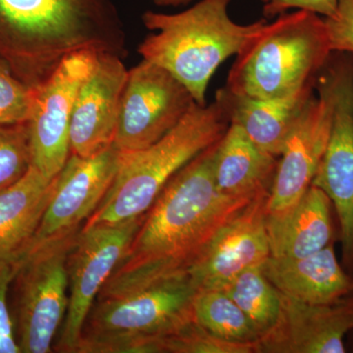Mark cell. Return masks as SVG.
<instances>
[{
  "label": "cell",
  "instance_id": "7c38bea8",
  "mask_svg": "<svg viewBox=\"0 0 353 353\" xmlns=\"http://www.w3.org/2000/svg\"><path fill=\"white\" fill-rule=\"evenodd\" d=\"M120 160L121 152L113 143L90 157L71 153L55 176L52 194L26 252L80 231L108 194Z\"/></svg>",
  "mask_w": 353,
  "mask_h": 353
},
{
  "label": "cell",
  "instance_id": "7a4b0ae2",
  "mask_svg": "<svg viewBox=\"0 0 353 353\" xmlns=\"http://www.w3.org/2000/svg\"><path fill=\"white\" fill-rule=\"evenodd\" d=\"M82 50L127 57L114 0H0V55L28 88L39 87L65 57Z\"/></svg>",
  "mask_w": 353,
  "mask_h": 353
},
{
  "label": "cell",
  "instance_id": "5b68a950",
  "mask_svg": "<svg viewBox=\"0 0 353 353\" xmlns=\"http://www.w3.org/2000/svg\"><path fill=\"white\" fill-rule=\"evenodd\" d=\"M229 128L218 104L194 103L157 143L121 152L119 168L99 208L83 226L117 224L145 215L169 181L196 155L217 143Z\"/></svg>",
  "mask_w": 353,
  "mask_h": 353
},
{
  "label": "cell",
  "instance_id": "f1b7e54d",
  "mask_svg": "<svg viewBox=\"0 0 353 353\" xmlns=\"http://www.w3.org/2000/svg\"><path fill=\"white\" fill-rule=\"evenodd\" d=\"M265 19L278 17L290 9L305 10L328 18L336 12L338 0H261Z\"/></svg>",
  "mask_w": 353,
  "mask_h": 353
},
{
  "label": "cell",
  "instance_id": "e0dca14e",
  "mask_svg": "<svg viewBox=\"0 0 353 353\" xmlns=\"http://www.w3.org/2000/svg\"><path fill=\"white\" fill-rule=\"evenodd\" d=\"M314 90L315 85H309L284 99H260L224 87L216 92L215 102L229 125L241 128L259 148L279 157Z\"/></svg>",
  "mask_w": 353,
  "mask_h": 353
},
{
  "label": "cell",
  "instance_id": "4316f807",
  "mask_svg": "<svg viewBox=\"0 0 353 353\" xmlns=\"http://www.w3.org/2000/svg\"><path fill=\"white\" fill-rule=\"evenodd\" d=\"M17 266L18 260L0 261V353H22L16 338L9 301L11 284Z\"/></svg>",
  "mask_w": 353,
  "mask_h": 353
},
{
  "label": "cell",
  "instance_id": "d4e9b609",
  "mask_svg": "<svg viewBox=\"0 0 353 353\" xmlns=\"http://www.w3.org/2000/svg\"><path fill=\"white\" fill-rule=\"evenodd\" d=\"M31 165L28 123L0 126V190L17 182Z\"/></svg>",
  "mask_w": 353,
  "mask_h": 353
},
{
  "label": "cell",
  "instance_id": "cb8c5ba5",
  "mask_svg": "<svg viewBox=\"0 0 353 353\" xmlns=\"http://www.w3.org/2000/svg\"><path fill=\"white\" fill-rule=\"evenodd\" d=\"M255 353V345L218 338L194 319L158 338L154 353Z\"/></svg>",
  "mask_w": 353,
  "mask_h": 353
},
{
  "label": "cell",
  "instance_id": "ac0fdd59",
  "mask_svg": "<svg viewBox=\"0 0 353 353\" xmlns=\"http://www.w3.org/2000/svg\"><path fill=\"white\" fill-rule=\"evenodd\" d=\"M265 277L284 296L306 304H331L353 294V277L339 263L333 243L299 259L269 257Z\"/></svg>",
  "mask_w": 353,
  "mask_h": 353
},
{
  "label": "cell",
  "instance_id": "ba28073f",
  "mask_svg": "<svg viewBox=\"0 0 353 353\" xmlns=\"http://www.w3.org/2000/svg\"><path fill=\"white\" fill-rule=\"evenodd\" d=\"M319 77L331 95L332 123L312 185L333 204L340 223L343 262L353 272V53L333 51Z\"/></svg>",
  "mask_w": 353,
  "mask_h": 353
},
{
  "label": "cell",
  "instance_id": "9a60e30c",
  "mask_svg": "<svg viewBox=\"0 0 353 353\" xmlns=\"http://www.w3.org/2000/svg\"><path fill=\"white\" fill-rule=\"evenodd\" d=\"M352 330L353 296L306 304L282 294L277 322L257 341L255 353H343V339Z\"/></svg>",
  "mask_w": 353,
  "mask_h": 353
},
{
  "label": "cell",
  "instance_id": "52a82bcc",
  "mask_svg": "<svg viewBox=\"0 0 353 353\" xmlns=\"http://www.w3.org/2000/svg\"><path fill=\"white\" fill-rule=\"evenodd\" d=\"M80 231L28 250L18 259L10 307L22 353L52 352L68 309L67 263Z\"/></svg>",
  "mask_w": 353,
  "mask_h": 353
},
{
  "label": "cell",
  "instance_id": "2e32d148",
  "mask_svg": "<svg viewBox=\"0 0 353 353\" xmlns=\"http://www.w3.org/2000/svg\"><path fill=\"white\" fill-rule=\"evenodd\" d=\"M128 73L122 58L99 54L77 97L71 125L72 154L87 157L112 145Z\"/></svg>",
  "mask_w": 353,
  "mask_h": 353
},
{
  "label": "cell",
  "instance_id": "603a6c76",
  "mask_svg": "<svg viewBox=\"0 0 353 353\" xmlns=\"http://www.w3.org/2000/svg\"><path fill=\"white\" fill-rule=\"evenodd\" d=\"M222 290L243 310L259 339L277 322L282 294L265 277L262 267L243 271Z\"/></svg>",
  "mask_w": 353,
  "mask_h": 353
},
{
  "label": "cell",
  "instance_id": "4fadbf2b",
  "mask_svg": "<svg viewBox=\"0 0 353 353\" xmlns=\"http://www.w3.org/2000/svg\"><path fill=\"white\" fill-rule=\"evenodd\" d=\"M313 94L285 141L267 201V215L290 210L312 185L326 152L332 123L329 88L317 76Z\"/></svg>",
  "mask_w": 353,
  "mask_h": 353
},
{
  "label": "cell",
  "instance_id": "6da1fadb",
  "mask_svg": "<svg viewBox=\"0 0 353 353\" xmlns=\"http://www.w3.org/2000/svg\"><path fill=\"white\" fill-rule=\"evenodd\" d=\"M219 141L165 185L97 297L117 296L185 273L218 232L254 199L227 196L216 188L213 163Z\"/></svg>",
  "mask_w": 353,
  "mask_h": 353
},
{
  "label": "cell",
  "instance_id": "f546056e",
  "mask_svg": "<svg viewBox=\"0 0 353 353\" xmlns=\"http://www.w3.org/2000/svg\"><path fill=\"white\" fill-rule=\"evenodd\" d=\"M153 3L159 7H179L187 6L192 0H152Z\"/></svg>",
  "mask_w": 353,
  "mask_h": 353
},
{
  "label": "cell",
  "instance_id": "5bb4252c",
  "mask_svg": "<svg viewBox=\"0 0 353 353\" xmlns=\"http://www.w3.org/2000/svg\"><path fill=\"white\" fill-rule=\"evenodd\" d=\"M269 192H260L227 223L188 269L197 292L224 290L236 276L263 266L270 257L266 228Z\"/></svg>",
  "mask_w": 353,
  "mask_h": 353
},
{
  "label": "cell",
  "instance_id": "83f0119b",
  "mask_svg": "<svg viewBox=\"0 0 353 353\" xmlns=\"http://www.w3.org/2000/svg\"><path fill=\"white\" fill-rule=\"evenodd\" d=\"M324 20L332 51L353 53V0H338L336 12Z\"/></svg>",
  "mask_w": 353,
  "mask_h": 353
},
{
  "label": "cell",
  "instance_id": "8992f818",
  "mask_svg": "<svg viewBox=\"0 0 353 353\" xmlns=\"http://www.w3.org/2000/svg\"><path fill=\"white\" fill-rule=\"evenodd\" d=\"M196 292L185 272L117 296L97 297L76 353H152L158 338L194 319Z\"/></svg>",
  "mask_w": 353,
  "mask_h": 353
},
{
  "label": "cell",
  "instance_id": "9c48e42d",
  "mask_svg": "<svg viewBox=\"0 0 353 353\" xmlns=\"http://www.w3.org/2000/svg\"><path fill=\"white\" fill-rule=\"evenodd\" d=\"M143 217L83 226L79 232L69 253L68 309L54 352H77L85 320L102 288L126 254Z\"/></svg>",
  "mask_w": 353,
  "mask_h": 353
},
{
  "label": "cell",
  "instance_id": "d6986e66",
  "mask_svg": "<svg viewBox=\"0 0 353 353\" xmlns=\"http://www.w3.org/2000/svg\"><path fill=\"white\" fill-rule=\"evenodd\" d=\"M331 201L311 185L287 212L267 215L266 228L272 257L299 259L333 243Z\"/></svg>",
  "mask_w": 353,
  "mask_h": 353
},
{
  "label": "cell",
  "instance_id": "277c9868",
  "mask_svg": "<svg viewBox=\"0 0 353 353\" xmlns=\"http://www.w3.org/2000/svg\"><path fill=\"white\" fill-rule=\"evenodd\" d=\"M332 52L322 16L305 10L284 13L241 46L225 87L253 99L289 97L315 85Z\"/></svg>",
  "mask_w": 353,
  "mask_h": 353
},
{
  "label": "cell",
  "instance_id": "7402d4cb",
  "mask_svg": "<svg viewBox=\"0 0 353 353\" xmlns=\"http://www.w3.org/2000/svg\"><path fill=\"white\" fill-rule=\"evenodd\" d=\"M192 313L194 321L223 340L250 345L259 340L252 323L224 290H199Z\"/></svg>",
  "mask_w": 353,
  "mask_h": 353
},
{
  "label": "cell",
  "instance_id": "3957f363",
  "mask_svg": "<svg viewBox=\"0 0 353 353\" xmlns=\"http://www.w3.org/2000/svg\"><path fill=\"white\" fill-rule=\"evenodd\" d=\"M230 2L201 0L182 12L148 10L141 16L146 29L155 32L139 44V54L178 79L199 105L208 104V83L218 67L236 55L248 39L267 22H234L229 15Z\"/></svg>",
  "mask_w": 353,
  "mask_h": 353
},
{
  "label": "cell",
  "instance_id": "484cf974",
  "mask_svg": "<svg viewBox=\"0 0 353 353\" xmlns=\"http://www.w3.org/2000/svg\"><path fill=\"white\" fill-rule=\"evenodd\" d=\"M34 90L0 66V126L29 122Z\"/></svg>",
  "mask_w": 353,
  "mask_h": 353
},
{
  "label": "cell",
  "instance_id": "30bf717a",
  "mask_svg": "<svg viewBox=\"0 0 353 353\" xmlns=\"http://www.w3.org/2000/svg\"><path fill=\"white\" fill-rule=\"evenodd\" d=\"M194 103L178 79L143 59L128 73L113 145L121 152L153 145L174 129Z\"/></svg>",
  "mask_w": 353,
  "mask_h": 353
},
{
  "label": "cell",
  "instance_id": "8fae6325",
  "mask_svg": "<svg viewBox=\"0 0 353 353\" xmlns=\"http://www.w3.org/2000/svg\"><path fill=\"white\" fill-rule=\"evenodd\" d=\"M99 53H72L34 88L29 132L32 166L46 178L58 175L71 154L70 125L79 92L97 66Z\"/></svg>",
  "mask_w": 353,
  "mask_h": 353
},
{
  "label": "cell",
  "instance_id": "ffe728a7",
  "mask_svg": "<svg viewBox=\"0 0 353 353\" xmlns=\"http://www.w3.org/2000/svg\"><path fill=\"white\" fill-rule=\"evenodd\" d=\"M30 167L17 182L0 190V261H15L30 245L54 188Z\"/></svg>",
  "mask_w": 353,
  "mask_h": 353
},
{
  "label": "cell",
  "instance_id": "44dd1931",
  "mask_svg": "<svg viewBox=\"0 0 353 353\" xmlns=\"http://www.w3.org/2000/svg\"><path fill=\"white\" fill-rule=\"evenodd\" d=\"M278 161V157L259 148L241 128L229 125L216 150V188L227 196H256L270 190Z\"/></svg>",
  "mask_w": 353,
  "mask_h": 353
}]
</instances>
